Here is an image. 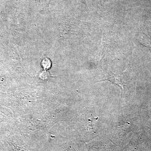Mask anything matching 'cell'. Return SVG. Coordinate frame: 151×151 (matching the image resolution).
<instances>
[{"instance_id":"obj_1","label":"cell","mask_w":151,"mask_h":151,"mask_svg":"<svg viewBox=\"0 0 151 151\" xmlns=\"http://www.w3.org/2000/svg\"><path fill=\"white\" fill-rule=\"evenodd\" d=\"M42 65L44 69H48L50 68V66H51V61L48 58H45L42 62Z\"/></svg>"}]
</instances>
